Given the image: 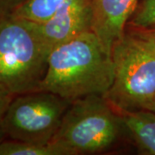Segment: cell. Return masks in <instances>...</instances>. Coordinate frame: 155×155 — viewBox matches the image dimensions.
<instances>
[{
    "mask_svg": "<svg viewBox=\"0 0 155 155\" xmlns=\"http://www.w3.org/2000/svg\"><path fill=\"white\" fill-rule=\"evenodd\" d=\"M111 54L93 31H88L50 51L48 69L39 91L72 102L89 95H103L112 85Z\"/></svg>",
    "mask_w": 155,
    "mask_h": 155,
    "instance_id": "cell-1",
    "label": "cell"
},
{
    "mask_svg": "<svg viewBox=\"0 0 155 155\" xmlns=\"http://www.w3.org/2000/svg\"><path fill=\"white\" fill-rule=\"evenodd\" d=\"M114 79L104 96L119 111L152 110L155 102V35L127 24L111 49Z\"/></svg>",
    "mask_w": 155,
    "mask_h": 155,
    "instance_id": "cell-2",
    "label": "cell"
},
{
    "mask_svg": "<svg viewBox=\"0 0 155 155\" xmlns=\"http://www.w3.org/2000/svg\"><path fill=\"white\" fill-rule=\"evenodd\" d=\"M50 143L67 155L98 154L120 149L131 140L119 111L104 96L89 95L71 102Z\"/></svg>",
    "mask_w": 155,
    "mask_h": 155,
    "instance_id": "cell-3",
    "label": "cell"
},
{
    "mask_svg": "<svg viewBox=\"0 0 155 155\" xmlns=\"http://www.w3.org/2000/svg\"><path fill=\"white\" fill-rule=\"evenodd\" d=\"M49 54L33 22L12 14L0 17V85L11 94L40 90Z\"/></svg>",
    "mask_w": 155,
    "mask_h": 155,
    "instance_id": "cell-4",
    "label": "cell"
},
{
    "mask_svg": "<svg viewBox=\"0 0 155 155\" xmlns=\"http://www.w3.org/2000/svg\"><path fill=\"white\" fill-rule=\"evenodd\" d=\"M71 102L46 91L16 95L0 126L8 139L48 144L61 126Z\"/></svg>",
    "mask_w": 155,
    "mask_h": 155,
    "instance_id": "cell-5",
    "label": "cell"
},
{
    "mask_svg": "<svg viewBox=\"0 0 155 155\" xmlns=\"http://www.w3.org/2000/svg\"><path fill=\"white\" fill-rule=\"evenodd\" d=\"M92 0H73L47 21L33 22L34 28L50 51L82 34L92 31Z\"/></svg>",
    "mask_w": 155,
    "mask_h": 155,
    "instance_id": "cell-6",
    "label": "cell"
},
{
    "mask_svg": "<svg viewBox=\"0 0 155 155\" xmlns=\"http://www.w3.org/2000/svg\"><path fill=\"white\" fill-rule=\"evenodd\" d=\"M140 0H92V31L111 54L116 40L124 32Z\"/></svg>",
    "mask_w": 155,
    "mask_h": 155,
    "instance_id": "cell-7",
    "label": "cell"
},
{
    "mask_svg": "<svg viewBox=\"0 0 155 155\" xmlns=\"http://www.w3.org/2000/svg\"><path fill=\"white\" fill-rule=\"evenodd\" d=\"M119 111V110H118ZM131 143L140 153L155 155V112L148 110L119 111Z\"/></svg>",
    "mask_w": 155,
    "mask_h": 155,
    "instance_id": "cell-8",
    "label": "cell"
},
{
    "mask_svg": "<svg viewBox=\"0 0 155 155\" xmlns=\"http://www.w3.org/2000/svg\"><path fill=\"white\" fill-rule=\"evenodd\" d=\"M73 0H25L12 15L33 22H43Z\"/></svg>",
    "mask_w": 155,
    "mask_h": 155,
    "instance_id": "cell-9",
    "label": "cell"
},
{
    "mask_svg": "<svg viewBox=\"0 0 155 155\" xmlns=\"http://www.w3.org/2000/svg\"><path fill=\"white\" fill-rule=\"evenodd\" d=\"M0 155H67L55 145L39 144L6 138L0 144Z\"/></svg>",
    "mask_w": 155,
    "mask_h": 155,
    "instance_id": "cell-10",
    "label": "cell"
},
{
    "mask_svg": "<svg viewBox=\"0 0 155 155\" xmlns=\"http://www.w3.org/2000/svg\"><path fill=\"white\" fill-rule=\"evenodd\" d=\"M127 24L138 28L155 30V0H140Z\"/></svg>",
    "mask_w": 155,
    "mask_h": 155,
    "instance_id": "cell-11",
    "label": "cell"
},
{
    "mask_svg": "<svg viewBox=\"0 0 155 155\" xmlns=\"http://www.w3.org/2000/svg\"><path fill=\"white\" fill-rule=\"evenodd\" d=\"M25 0H0V17L12 14Z\"/></svg>",
    "mask_w": 155,
    "mask_h": 155,
    "instance_id": "cell-12",
    "label": "cell"
},
{
    "mask_svg": "<svg viewBox=\"0 0 155 155\" xmlns=\"http://www.w3.org/2000/svg\"><path fill=\"white\" fill-rule=\"evenodd\" d=\"M13 97L14 95L11 94V92H9L7 90L0 85V122L5 114Z\"/></svg>",
    "mask_w": 155,
    "mask_h": 155,
    "instance_id": "cell-13",
    "label": "cell"
},
{
    "mask_svg": "<svg viewBox=\"0 0 155 155\" xmlns=\"http://www.w3.org/2000/svg\"><path fill=\"white\" fill-rule=\"evenodd\" d=\"M6 138H7V137H6L5 133V131L3 130V128L0 126V144H1Z\"/></svg>",
    "mask_w": 155,
    "mask_h": 155,
    "instance_id": "cell-14",
    "label": "cell"
},
{
    "mask_svg": "<svg viewBox=\"0 0 155 155\" xmlns=\"http://www.w3.org/2000/svg\"><path fill=\"white\" fill-rule=\"evenodd\" d=\"M152 111H154V112H155V102H154V104H153V108H152Z\"/></svg>",
    "mask_w": 155,
    "mask_h": 155,
    "instance_id": "cell-15",
    "label": "cell"
},
{
    "mask_svg": "<svg viewBox=\"0 0 155 155\" xmlns=\"http://www.w3.org/2000/svg\"><path fill=\"white\" fill-rule=\"evenodd\" d=\"M153 32V34H154V35H155V30H152Z\"/></svg>",
    "mask_w": 155,
    "mask_h": 155,
    "instance_id": "cell-16",
    "label": "cell"
}]
</instances>
